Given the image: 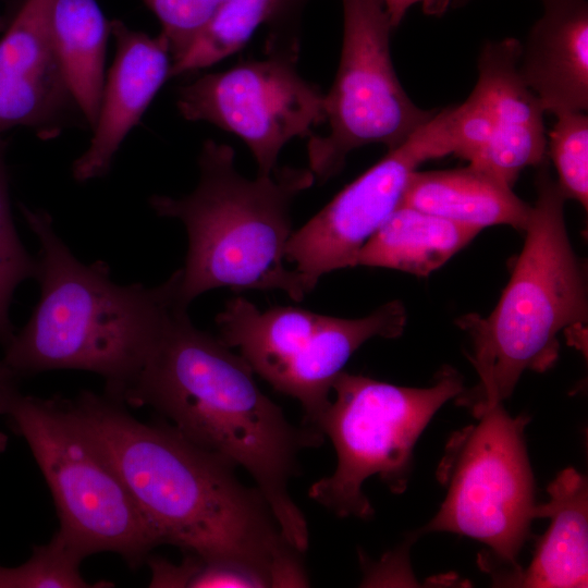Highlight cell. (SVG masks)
<instances>
[{"label": "cell", "instance_id": "obj_1", "mask_svg": "<svg viewBox=\"0 0 588 588\" xmlns=\"http://www.w3.org/2000/svg\"><path fill=\"white\" fill-rule=\"evenodd\" d=\"M81 426L122 477L156 543L247 569L268 587H307L303 552L283 535L262 493L233 464L167 421L137 420L91 391L69 400Z\"/></svg>", "mask_w": 588, "mask_h": 588}, {"label": "cell", "instance_id": "obj_2", "mask_svg": "<svg viewBox=\"0 0 588 588\" xmlns=\"http://www.w3.org/2000/svg\"><path fill=\"white\" fill-rule=\"evenodd\" d=\"M176 305L133 381L117 399L148 406L186 439L243 467L262 493L289 542L309 544L307 520L289 491L299 453L323 434L291 424L258 387L254 370L219 338L196 328Z\"/></svg>", "mask_w": 588, "mask_h": 588}, {"label": "cell", "instance_id": "obj_3", "mask_svg": "<svg viewBox=\"0 0 588 588\" xmlns=\"http://www.w3.org/2000/svg\"><path fill=\"white\" fill-rule=\"evenodd\" d=\"M19 208L39 243L40 295L1 362L20 378L54 369L90 371L103 378L105 393L117 400L182 304L181 269L157 286L118 284L105 261L86 265L72 254L47 211Z\"/></svg>", "mask_w": 588, "mask_h": 588}, {"label": "cell", "instance_id": "obj_4", "mask_svg": "<svg viewBox=\"0 0 588 588\" xmlns=\"http://www.w3.org/2000/svg\"><path fill=\"white\" fill-rule=\"evenodd\" d=\"M198 168V184L188 195L149 198L159 217L180 220L187 232L181 303L188 307L218 287L281 290L292 299L304 298L297 272L284 262L292 234L291 206L315 183L313 172L284 166L247 179L235 168L234 149L212 139L203 144Z\"/></svg>", "mask_w": 588, "mask_h": 588}, {"label": "cell", "instance_id": "obj_5", "mask_svg": "<svg viewBox=\"0 0 588 588\" xmlns=\"http://www.w3.org/2000/svg\"><path fill=\"white\" fill-rule=\"evenodd\" d=\"M539 167L525 243L495 308L487 318L458 320L471 339L479 383L455 399L471 412L502 403L524 371L552 367L559 334L587 322L586 274L567 234L566 198L544 162Z\"/></svg>", "mask_w": 588, "mask_h": 588}, {"label": "cell", "instance_id": "obj_6", "mask_svg": "<svg viewBox=\"0 0 588 588\" xmlns=\"http://www.w3.org/2000/svg\"><path fill=\"white\" fill-rule=\"evenodd\" d=\"M463 390L462 376L451 367L428 388L341 371L319 427L334 446L336 467L310 486L308 497L338 517H372L364 482L377 475L393 493L404 492L416 441L437 411Z\"/></svg>", "mask_w": 588, "mask_h": 588}, {"label": "cell", "instance_id": "obj_7", "mask_svg": "<svg viewBox=\"0 0 588 588\" xmlns=\"http://www.w3.org/2000/svg\"><path fill=\"white\" fill-rule=\"evenodd\" d=\"M8 416L51 491L58 531L85 558L110 551L137 568L157 546L120 474L68 399L20 394Z\"/></svg>", "mask_w": 588, "mask_h": 588}, {"label": "cell", "instance_id": "obj_8", "mask_svg": "<svg viewBox=\"0 0 588 588\" xmlns=\"http://www.w3.org/2000/svg\"><path fill=\"white\" fill-rule=\"evenodd\" d=\"M473 414L478 422L455 432L445 446L437 477L446 494L421 531L455 532L482 542L493 558L482 566H507L498 581L513 584L537 507L524 437L529 418L510 416L502 403Z\"/></svg>", "mask_w": 588, "mask_h": 588}, {"label": "cell", "instance_id": "obj_9", "mask_svg": "<svg viewBox=\"0 0 588 588\" xmlns=\"http://www.w3.org/2000/svg\"><path fill=\"white\" fill-rule=\"evenodd\" d=\"M343 42L332 87L324 94L326 135L308 137V169L323 183L354 149L404 143L437 111L418 108L397 78L390 51L394 28L381 0H341Z\"/></svg>", "mask_w": 588, "mask_h": 588}, {"label": "cell", "instance_id": "obj_10", "mask_svg": "<svg viewBox=\"0 0 588 588\" xmlns=\"http://www.w3.org/2000/svg\"><path fill=\"white\" fill-rule=\"evenodd\" d=\"M216 322L219 339L237 348L275 391L297 400L308 424L321 419L335 378L370 338L362 318H336L297 307L261 311L242 296L230 299Z\"/></svg>", "mask_w": 588, "mask_h": 588}, {"label": "cell", "instance_id": "obj_11", "mask_svg": "<svg viewBox=\"0 0 588 588\" xmlns=\"http://www.w3.org/2000/svg\"><path fill=\"white\" fill-rule=\"evenodd\" d=\"M296 57L266 54L180 87L177 109L187 121H205L240 137L258 174H270L283 146L310 137L326 122L324 94L303 78Z\"/></svg>", "mask_w": 588, "mask_h": 588}, {"label": "cell", "instance_id": "obj_12", "mask_svg": "<svg viewBox=\"0 0 588 588\" xmlns=\"http://www.w3.org/2000/svg\"><path fill=\"white\" fill-rule=\"evenodd\" d=\"M454 106L437 111L292 232L285 260L294 264L306 294L322 275L356 267L359 250L399 207L409 176L422 162L454 155Z\"/></svg>", "mask_w": 588, "mask_h": 588}, {"label": "cell", "instance_id": "obj_13", "mask_svg": "<svg viewBox=\"0 0 588 588\" xmlns=\"http://www.w3.org/2000/svg\"><path fill=\"white\" fill-rule=\"evenodd\" d=\"M519 53L515 38L487 42L474 89L454 106V155L511 187L524 169L539 167L547 155L544 109L520 75Z\"/></svg>", "mask_w": 588, "mask_h": 588}, {"label": "cell", "instance_id": "obj_14", "mask_svg": "<svg viewBox=\"0 0 588 588\" xmlns=\"http://www.w3.org/2000/svg\"><path fill=\"white\" fill-rule=\"evenodd\" d=\"M56 0H24L0 39V135L15 127L58 133L71 101L51 38Z\"/></svg>", "mask_w": 588, "mask_h": 588}, {"label": "cell", "instance_id": "obj_15", "mask_svg": "<svg viewBox=\"0 0 588 588\" xmlns=\"http://www.w3.org/2000/svg\"><path fill=\"white\" fill-rule=\"evenodd\" d=\"M115 56L105 81L100 110L88 148L74 161L77 182L103 176L130 131L170 78L172 58L166 38L110 22Z\"/></svg>", "mask_w": 588, "mask_h": 588}, {"label": "cell", "instance_id": "obj_16", "mask_svg": "<svg viewBox=\"0 0 588 588\" xmlns=\"http://www.w3.org/2000/svg\"><path fill=\"white\" fill-rule=\"evenodd\" d=\"M543 13L520 42L518 68L544 112L588 109V3L541 0Z\"/></svg>", "mask_w": 588, "mask_h": 588}, {"label": "cell", "instance_id": "obj_17", "mask_svg": "<svg viewBox=\"0 0 588 588\" xmlns=\"http://www.w3.org/2000/svg\"><path fill=\"white\" fill-rule=\"evenodd\" d=\"M549 500L537 505L536 518H550L532 561L512 586L587 587L588 483L575 468L562 470L548 486Z\"/></svg>", "mask_w": 588, "mask_h": 588}, {"label": "cell", "instance_id": "obj_18", "mask_svg": "<svg viewBox=\"0 0 588 588\" xmlns=\"http://www.w3.org/2000/svg\"><path fill=\"white\" fill-rule=\"evenodd\" d=\"M400 205L480 231L492 225L524 231L531 213V206L511 186L470 163L450 170L414 171Z\"/></svg>", "mask_w": 588, "mask_h": 588}, {"label": "cell", "instance_id": "obj_19", "mask_svg": "<svg viewBox=\"0 0 588 588\" xmlns=\"http://www.w3.org/2000/svg\"><path fill=\"white\" fill-rule=\"evenodd\" d=\"M310 0H229L188 50L171 64L170 77L209 68L243 49L260 26L265 54L298 58L301 17Z\"/></svg>", "mask_w": 588, "mask_h": 588}, {"label": "cell", "instance_id": "obj_20", "mask_svg": "<svg viewBox=\"0 0 588 588\" xmlns=\"http://www.w3.org/2000/svg\"><path fill=\"white\" fill-rule=\"evenodd\" d=\"M479 232L476 228L399 205L362 247L356 267L388 268L428 277Z\"/></svg>", "mask_w": 588, "mask_h": 588}, {"label": "cell", "instance_id": "obj_21", "mask_svg": "<svg viewBox=\"0 0 588 588\" xmlns=\"http://www.w3.org/2000/svg\"><path fill=\"white\" fill-rule=\"evenodd\" d=\"M110 22L96 0H56L51 38L72 98L91 130L96 126L105 86Z\"/></svg>", "mask_w": 588, "mask_h": 588}, {"label": "cell", "instance_id": "obj_22", "mask_svg": "<svg viewBox=\"0 0 588 588\" xmlns=\"http://www.w3.org/2000/svg\"><path fill=\"white\" fill-rule=\"evenodd\" d=\"M37 259L24 246L16 230L10 199L7 143L0 135V344L4 348L15 334L10 308L16 289L37 277Z\"/></svg>", "mask_w": 588, "mask_h": 588}, {"label": "cell", "instance_id": "obj_23", "mask_svg": "<svg viewBox=\"0 0 588 588\" xmlns=\"http://www.w3.org/2000/svg\"><path fill=\"white\" fill-rule=\"evenodd\" d=\"M85 556L58 530L51 540L34 546L32 556L14 567L0 565V588L113 587V583H89L79 573Z\"/></svg>", "mask_w": 588, "mask_h": 588}, {"label": "cell", "instance_id": "obj_24", "mask_svg": "<svg viewBox=\"0 0 588 588\" xmlns=\"http://www.w3.org/2000/svg\"><path fill=\"white\" fill-rule=\"evenodd\" d=\"M556 122L547 139V152L555 167L561 192L588 207V117L584 112H566Z\"/></svg>", "mask_w": 588, "mask_h": 588}, {"label": "cell", "instance_id": "obj_25", "mask_svg": "<svg viewBox=\"0 0 588 588\" xmlns=\"http://www.w3.org/2000/svg\"><path fill=\"white\" fill-rule=\"evenodd\" d=\"M145 563L151 571L150 587H267L264 579L247 569L187 553L181 564L150 554Z\"/></svg>", "mask_w": 588, "mask_h": 588}, {"label": "cell", "instance_id": "obj_26", "mask_svg": "<svg viewBox=\"0 0 588 588\" xmlns=\"http://www.w3.org/2000/svg\"><path fill=\"white\" fill-rule=\"evenodd\" d=\"M161 23L172 61L179 60L229 0H143Z\"/></svg>", "mask_w": 588, "mask_h": 588}, {"label": "cell", "instance_id": "obj_27", "mask_svg": "<svg viewBox=\"0 0 588 588\" xmlns=\"http://www.w3.org/2000/svg\"><path fill=\"white\" fill-rule=\"evenodd\" d=\"M381 2L394 28L415 4H421L424 12L430 15H441L452 4V0H381Z\"/></svg>", "mask_w": 588, "mask_h": 588}, {"label": "cell", "instance_id": "obj_28", "mask_svg": "<svg viewBox=\"0 0 588 588\" xmlns=\"http://www.w3.org/2000/svg\"><path fill=\"white\" fill-rule=\"evenodd\" d=\"M20 377L0 360V415H8L13 402L21 394ZM9 438L0 431V454L5 452Z\"/></svg>", "mask_w": 588, "mask_h": 588}, {"label": "cell", "instance_id": "obj_29", "mask_svg": "<svg viewBox=\"0 0 588 588\" xmlns=\"http://www.w3.org/2000/svg\"><path fill=\"white\" fill-rule=\"evenodd\" d=\"M457 1H461V0H457ZM454 2V0H452V3Z\"/></svg>", "mask_w": 588, "mask_h": 588}]
</instances>
